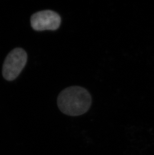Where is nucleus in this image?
Listing matches in <instances>:
<instances>
[{
  "label": "nucleus",
  "instance_id": "f257e3e1",
  "mask_svg": "<svg viewBox=\"0 0 154 155\" xmlns=\"http://www.w3.org/2000/svg\"><path fill=\"white\" fill-rule=\"evenodd\" d=\"M92 97L89 91L81 86H73L62 91L57 98L60 111L67 116L76 117L84 114L90 108Z\"/></svg>",
  "mask_w": 154,
  "mask_h": 155
},
{
  "label": "nucleus",
  "instance_id": "7ed1b4c3",
  "mask_svg": "<svg viewBox=\"0 0 154 155\" xmlns=\"http://www.w3.org/2000/svg\"><path fill=\"white\" fill-rule=\"evenodd\" d=\"M61 18L53 11H41L34 14L31 17L32 28L36 31L56 30L60 27Z\"/></svg>",
  "mask_w": 154,
  "mask_h": 155
},
{
  "label": "nucleus",
  "instance_id": "f03ea898",
  "mask_svg": "<svg viewBox=\"0 0 154 155\" xmlns=\"http://www.w3.org/2000/svg\"><path fill=\"white\" fill-rule=\"evenodd\" d=\"M26 52L20 48H16L9 53L3 64V77L7 81L16 79L23 69L27 61Z\"/></svg>",
  "mask_w": 154,
  "mask_h": 155
}]
</instances>
